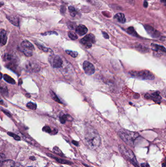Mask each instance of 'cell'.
<instances>
[{"label":"cell","mask_w":166,"mask_h":167,"mask_svg":"<svg viewBox=\"0 0 166 167\" xmlns=\"http://www.w3.org/2000/svg\"><path fill=\"white\" fill-rule=\"evenodd\" d=\"M85 140L87 147L91 150L97 149L100 144L99 134L96 130L92 128L88 127L86 129Z\"/></svg>","instance_id":"obj_1"},{"label":"cell","mask_w":166,"mask_h":167,"mask_svg":"<svg viewBox=\"0 0 166 167\" xmlns=\"http://www.w3.org/2000/svg\"><path fill=\"white\" fill-rule=\"evenodd\" d=\"M119 136L122 140L130 146L134 145L135 140L138 138L139 134L136 132H131L126 129H121L119 131Z\"/></svg>","instance_id":"obj_2"},{"label":"cell","mask_w":166,"mask_h":167,"mask_svg":"<svg viewBox=\"0 0 166 167\" xmlns=\"http://www.w3.org/2000/svg\"><path fill=\"white\" fill-rule=\"evenodd\" d=\"M131 77L137 78L141 80H153L155 78L154 74L148 70H143L140 71H131L129 72Z\"/></svg>","instance_id":"obj_3"},{"label":"cell","mask_w":166,"mask_h":167,"mask_svg":"<svg viewBox=\"0 0 166 167\" xmlns=\"http://www.w3.org/2000/svg\"><path fill=\"white\" fill-rule=\"evenodd\" d=\"M119 148L122 155L127 160L132 163L134 166L139 167L136 158L132 150L123 145H120Z\"/></svg>","instance_id":"obj_4"},{"label":"cell","mask_w":166,"mask_h":167,"mask_svg":"<svg viewBox=\"0 0 166 167\" xmlns=\"http://www.w3.org/2000/svg\"><path fill=\"white\" fill-rule=\"evenodd\" d=\"M21 47H22V52L28 57H30L33 55V50H34V47L30 42L27 40H24L21 43Z\"/></svg>","instance_id":"obj_5"},{"label":"cell","mask_w":166,"mask_h":167,"mask_svg":"<svg viewBox=\"0 0 166 167\" xmlns=\"http://www.w3.org/2000/svg\"><path fill=\"white\" fill-rule=\"evenodd\" d=\"M95 42V37L92 34H89L86 35L84 38L80 40V43L87 48L91 47L92 45Z\"/></svg>","instance_id":"obj_6"},{"label":"cell","mask_w":166,"mask_h":167,"mask_svg":"<svg viewBox=\"0 0 166 167\" xmlns=\"http://www.w3.org/2000/svg\"><path fill=\"white\" fill-rule=\"evenodd\" d=\"M48 61L52 67L54 68H60L62 66L63 61L61 58L58 55H52L49 57Z\"/></svg>","instance_id":"obj_7"},{"label":"cell","mask_w":166,"mask_h":167,"mask_svg":"<svg viewBox=\"0 0 166 167\" xmlns=\"http://www.w3.org/2000/svg\"><path fill=\"white\" fill-rule=\"evenodd\" d=\"M83 68L84 72L86 74L89 75L93 74L95 72V68L94 65L87 61L84 62Z\"/></svg>","instance_id":"obj_8"},{"label":"cell","mask_w":166,"mask_h":167,"mask_svg":"<svg viewBox=\"0 0 166 167\" xmlns=\"http://www.w3.org/2000/svg\"><path fill=\"white\" fill-rule=\"evenodd\" d=\"M145 28L147 32L149 34V35L153 38H157L160 36V32L156 30L155 28H153L152 27L149 26V25H145Z\"/></svg>","instance_id":"obj_9"},{"label":"cell","mask_w":166,"mask_h":167,"mask_svg":"<svg viewBox=\"0 0 166 167\" xmlns=\"http://www.w3.org/2000/svg\"><path fill=\"white\" fill-rule=\"evenodd\" d=\"M145 97L146 99L152 100L156 103H159L161 100V97L159 95V92L158 91L151 94L147 93L145 95Z\"/></svg>","instance_id":"obj_10"},{"label":"cell","mask_w":166,"mask_h":167,"mask_svg":"<svg viewBox=\"0 0 166 167\" xmlns=\"http://www.w3.org/2000/svg\"><path fill=\"white\" fill-rule=\"evenodd\" d=\"M76 31L79 36H83L87 33L88 29L84 25H79L76 28Z\"/></svg>","instance_id":"obj_11"},{"label":"cell","mask_w":166,"mask_h":167,"mask_svg":"<svg viewBox=\"0 0 166 167\" xmlns=\"http://www.w3.org/2000/svg\"><path fill=\"white\" fill-rule=\"evenodd\" d=\"M7 40V37L6 32L5 30H2L0 33V45L3 46L6 45Z\"/></svg>","instance_id":"obj_12"},{"label":"cell","mask_w":166,"mask_h":167,"mask_svg":"<svg viewBox=\"0 0 166 167\" xmlns=\"http://www.w3.org/2000/svg\"><path fill=\"white\" fill-rule=\"evenodd\" d=\"M7 18L9 20V21L11 22L13 25L19 27V19L18 17L15 16H7Z\"/></svg>","instance_id":"obj_13"},{"label":"cell","mask_w":166,"mask_h":167,"mask_svg":"<svg viewBox=\"0 0 166 167\" xmlns=\"http://www.w3.org/2000/svg\"><path fill=\"white\" fill-rule=\"evenodd\" d=\"M114 18L118 22L124 23L126 22V19L125 16L123 14L121 13H117L116 15L115 16Z\"/></svg>","instance_id":"obj_14"},{"label":"cell","mask_w":166,"mask_h":167,"mask_svg":"<svg viewBox=\"0 0 166 167\" xmlns=\"http://www.w3.org/2000/svg\"><path fill=\"white\" fill-rule=\"evenodd\" d=\"M26 68L27 69V70L29 71H36L37 69H39L38 67H37L36 65H35L34 64L32 63L28 62L27 64H26Z\"/></svg>","instance_id":"obj_15"},{"label":"cell","mask_w":166,"mask_h":167,"mask_svg":"<svg viewBox=\"0 0 166 167\" xmlns=\"http://www.w3.org/2000/svg\"><path fill=\"white\" fill-rule=\"evenodd\" d=\"M0 92L4 96H7L8 94L7 87L5 84L3 83H0Z\"/></svg>","instance_id":"obj_16"},{"label":"cell","mask_w":166,"mask_h":167,"mask_svg":"<svg viewBox=\"0 0 166 167\" xmlns=\"http://www.w3.org/2000/svg\"><path fill=\"white\" fill-rule=\"evenodd\" d=\"M152 49L153 50L155 51H160L164 52H166V48L160 45H157V44H152Z\"/></svg>","instance_id":"obj_17"},{"label":"cell","mask_w":166,"mask_h":167,"mask_svg":"<svg viewBox=\"0 0 166 167\" xmlns=\"http://www.w3.org/2000/svg\"><path fill=\"white\" fill-rule=\"evenodd\" d=\"M126 30H127V32L129 34H130V35H132V36H133L134 37H139V35L136 33V32L135 31L134 28L132 27H131L128 28Z\"/></svg>","instance_id":"obj_18"},{"label":"cell","mask_w":166,"mask_h":167,"mask_svg":"<svg viewBox=\"0 0 166 167\" xmlns=\"http://www.w3.org/2000/svg\"><path fill=\"white\" fill-rule=\"evenodd\" d=\"M4 79L6 82H7L8 83L11 84H15L16 83L15 80L13 78H11L10 76L8 75L7 74H5L4 75Z\"/></svg>","instance_id":"obj_19"},{"label":"cell","mask_w":166,"mask_h":167,"mask_svg":"<svg viewBox=\"0 0 166 167\" xmlns=\"http://www.w3.org/2000/svg\"><path fill=\"white\" fill-rule=\"evenodd\" d=\"M15 164L14 162L10 160H5L1 167H13Z\"/></svg>","instance_id":"obj_20"},{"label":"cell","mask_w":166,"mask_h":167,"mask_svg":"<svg viewBox=\"0 0 166 167\" xmlns=\"http://www.w3.org/2000/svg\"><path fill=\"white\" fill-rule=\"evenodd\" d=\"M50 94H51V96L52 97V98L54 101H55L56 102L61 103V101L60 100V99H59V98L58 97V96L56 95L55 93L53 91H50Z\"/></svg>","instance_id":"obj_21"},{"label":"cell","mask_w":166,"mask_h":167,"mask_svg":"<svg viewBox=\"0 0 166 167\" xmlns=\"http://www.w3.org/2000/svg\"><path fill=\"white\" fill-rule=\"evenodd\" d=\"M66 52L67 54H68V55L71 56V57H73V58H76L78 55V52H77V51H72V50H66Z\"/></svg>","instance_id":"obj_22"},{"label":"cell","mask_w":166,"mask_h":167,"mask_svg":"<svg viewBox=\"0 0 166 167\" xmlns=\"http://www.w3.org/2000/svg\"><path fill=\"white\" fill-rule=\"evenodd\" d=\"M68 9H69V10L70 12L71 16L72 17H75L76 15V14H77V12H76V10L75 8L73 6H69L68 7Z\"/></svg>","instance_id":"obj_23"},{"label":"cell","mask_w":166,"mask_h":167,"mask_svg":"<svg viewBox=\"0 0 166 167\" xmlns=\"http://www.w3.org/2000/svg\"><path fill=\"white\" fill-rule=\"evenodd\" d=\"M68 36L70 39L73 40H75L78 38V35L74 32L72 31H70L68 32Z\"/></svg>","instance_id":"obj_24"},{"label":"cell","mask_w":166,"mask_h":167,"mask_svg":"<svg viewBox=\"0 0 166 167\" xmlns=\"http://www.w3.org/2000/svg\"><path fill=\"white\" fill-rule=\"evenodd\" d=\"M69 115L66 114H63L60 116V121L62 124H64L66 122L67 120L68 119Z\"/></svg>","instance_id":"obj_25"},{"label":"cell","mask_w":166,"mask_h":167,"mask_svg":"<svg viewBox=\"0 0 166 167\" xmlns=\"http://www.w3.org/2000/svg\"><path fill=\"white\" fill-rule=\"evenodd\" d=\"M26 106L28 108L32 110H35L37 109V105L35 103H34L32 102L28 103Z\"/></svg>","instance_id":"obj_26"},{"label":"cell","mask_w":166,"mask_h":167,"mask_svg":"<svg viewBox=\"0 0 166 167\" xmlns=\"http://www.w3.org/2000/svg\"><path fill=\"white\" fill-rule=\"evenodd\" d=\"M35 44H36L37 46L38 47L39 49H40V50L44 51V52H48L49 51V49L45 47L44 45H40V44H39L37 43H35Z\"/></svg>","instance_id":"obj_27"},{"label":"cell","mask_w":166,"mask_h":167,"mask_svg":"<svg viewBox=\"0 0 166 167\" xmlns=\"http://www.w3.org/2000/svg\"><path fill=\"white\" fill-rule=\"evenodd\" d=\"M6 156L3 153H0V167H2L4 162L5 161Z\"/></svg>","instance_id":"obj_28"},{"label":"cell","mask_w":166,"mask_h":167,"mask_svg":"<svg viewBox=\"0 0 166 167\" xmlns=\"http://www.w3.org/2000/svg\"><path fill=\"white\" fill-rule=\"evenodd\" d=\"M8 134L10 136H11L12 137H13L14 138L17 140H20V138L19 136H18L16 134H13V133H8Z\"/></svg>","instance_id":"obj_29"},{"label":"cell","mask_w":166,"mask_h":167,"mask_svg":"<svg viewBox=\"0 0 166 167\" xmlns=\"http://www.w3.org/2000/svg\"><path fill=\"white\" fill-rule=\"evenodd\" d=\"M56 159H57V161H58L59 162L62 163V164H69L70 163L69 162L65 161V160H62V159H61L56 158Z\"/></svg>","instance_id":"obj_30"},{"label":"cell","mask_w":166,"mask_h":167,"mask_svg":"<svg viewBox=\"0 0 166 167\" xmlns=\"http://www.w3.org/2000/svg\"><path fill=\"white\" fill-rule=\"evenodd\" d=\"M43 130H44V131L47 132V133H50L51 132V128L49 127H48V126L44 127V128H43Z\"/></svg>","instance_id":"obj_31"},{"label":"cell","mask_w":166,"mask_h":167,"mask_svg":"<svg viewBox=\"0 0 166 167\" xmlns=\"http://www.w3.org/2000/svg\"><path fill=\"white\" fill-rule=\"evenodd\" d=\"M75 26H76L75 22H70L68 25V28H70L72 29L75 28Z\"/></svg>","instance_id":"obj_32"},{"label":"cell","mask_w":166,"mask_h":167,"mask_svg":"<svg viewBox=\"0 0 166 167\" xmlns=\"http://www.w3.org/2000/svg\"><path fill=\"white\" fill-rule=\"evenodd\" d=\"M102 34H103V37L105 38V39H109V36L108 34L106 32L102 31Z\"/></svg>","instance_id":"obj_33"},{"label":"cell","mask_w":166,"mask_h":167,"mask_svg":"<svg viewBox=\"0 0 166 167\" xmlns=\"http://www.w3.org/2000/svg\"><path fill=\"white\" fill-rule=\"evenodd\" d=\"M61 12L62 13H64V12H65V7L64 6H61Z\"/></svg>","instance_id":"obj_34"},{"label":"cell","mask_w":166,"mask_h":167,"mask_svg":"<svg viewBox=\"0 0 166 167\" xmlns=\"http://www.w3.org/2000/svg\"><path fill=\"white\" fill-rule=\"evenodd\" d=\"M56 34V35H58V34L56 32H53V31H50V32H46V33H45L44 34H43V35H48V34Z\"/></svg>","instance_id":"obj_35"},{"label":"cell","mask_w":166,"mask_h":167,"mask_svg":"<svg viewBox=\"0 0 166 167\" xmlns=\"http://www.w3.org/2000/svg\"><path fill=\"white\" fill-rule=\"evenodd\" d=\"M141 167H149V165L147 163L145 164H141Z\"/></svg>","instance_id":"obj_36"},{"label":"cell","mask_w":166,"mask_h":167,"mask_svg":"<svg viewBox=\"0 0 166 167\" xmlns=\"http://www.w3.org/2000/svg\"><path fill=\"white\" fill-rule=\"evenodd\" d=\"M3 111V112H4L6 114L7 116H8L9 117H11V114H10V113L8 112H6V111Z\"/></svg>","instance_id":"obj_37"},{"label":"cell","mask_w":166,"mask_h":167,"mask_svg":"<svg viewBox=\"0 0 166 167\" xmlns=\"http://www.w3.org/2000/svg\"><path fill=\"white\" fill-rule=\"evenodd\" d=\"M13 167H23L20 164H15L14 166H13Z\"/></svg>","instance_id":"obj_38"},{"label":"cell","mask_w":166,"mask_h":167,"mask_svg":"<svg viewBox=\"0 0 166 167\" xmlns=\"http://www.w3.org/2000/svg\"><path fill=\"white\" fill-rule=\"evenodd\" d=\"M148 5V3H147V2H144V7H147Z\"/></svg>","instance_id":"obj_39"},{"label":"cell","mask_w":166,"mask_h":167,"mask_svg":"<svg viewBox=\"0 0 166 167\" xmlns=\"http://www.w3.org/2000/svg\"><path fill=\"white\" fill-rule=\"evenodd\" d=\"M72 142H73V143L74 145H75L76 146H78V143L77 142H76V141H73Z\"/></svg>","instance_id":"obj_40"},{"label":"cell","mask_w":166,"mask_h":167,"mask_svg":"<svg viewBox=\"0 0 166 167\" xmlns=\"http://www.w3.org/2000/svg\"><path fill=\"white\" fill-rule=\"evenodd\" d=\"M4 103L3 101L2 100V99H1V98L0 97V104H3Z\"/></svg>","instance_id":"obj_41"},{"label":"cell","mask_w":166,"mask_h":167,"mask_svg":"<svg viewBox=\"0 0 166 167\" xmlns=\"http://www.w3.org/2000/svg\"><path fill=\"white\" fill-rule=\"evenodd\" d=\"M3 5H4V3H1V2H0V7H2V6H3Z\"/></svg>","instance_id":"obj_42"},{"label":"cell","mask_w":166,"mask_h":167,"mask_svg":"<svg viewBox=\"0 0 166 167\" xmlns=\"http://www.w3.org/2000/svg\"><path fill=\"white\" fill-rule=\"evenodd\" d=\"M3 77V75H2V74L1 73H0V80L2 79V78Z\"/></svg>","instance_id":"obj_43"},{"label":"cell","mask_w":166,"mask_h":167,"mask_svg":"<svg viewBox=\"0 0 166 167\" xmlns=\"http://www.w3.org/2000/svg\"><path fill=\"white\" fill-rule=\"evenodd\" d=\"M161 2H162V3H166V0H161Z\"/></svg>","instance_id":"obj_44"},{"label":"cell","mask_w":166,"mask_h":167,"mask_svg":"<svg viewBox=\"0 0 166 167\" xmlns=\"http://www.w3.org/2000/svg\"><path fill=\"white\" fill-rule=\"evenodd\" d=\"M165 165H166V164H165V163H163V167H166V166H165Z\"/></svg>","instance_id":"obj_45"},{"label":"cell","mask_w":166,"mask_h":167,"mask_svg":"<svg viewBox=\"0 0 166 167\" xmlns=\"http://www.w3.org/2000/svg\"><path fill=\"white\" fill-rule=\"evenodd\" d=\"M85 166H87V167H88V166H86V165H85Z\"/></svg>","instance_id":"obj_46"}]
</instances>
